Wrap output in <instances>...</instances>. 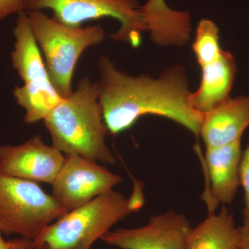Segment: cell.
<instances>
[{
	"instance_id": "obj_1",
	"label": "cell",
	"mask_w": 249,
	"mask_h": 249,
	"mask_svg": "<svg viewBox=\"0 0 249 249\" xmlns=\"http://www.w3.org/2000/svg\"><path fill=\"white\" fill-rule=\"evenodd\" d=\"M98 101L109 133L129 129L142 116L167 118L198 137L204 114L189 102L191 91L184 67L175 65L157 77L132 76L119 70L107 55L98 60Z\"/></svg>"
},
{
	"instance_id": "obj_2",
	"label": "cell",
	"mask_w": 249,
	"mask_h": 249,
	"mask_svg": "<svg viewBox=\"0 0 249 249\" xmlns=\"http://www.w3.org/2000/svg\"><path fill=\"white\" fill-rule=\"evenodd\" d=\"M52 145L64 155H78L107 164L116 159L106 143L109 131L98 101V83L81 78L76 90L64 98L43 121Z\"/></svg>"
},
{
	"instance_id": "obj_3",
	"label": "cell",
	"mask_w": 249,
	"mask_h": 249,
	"mask_svg": "<svg viewBox=\"0 0 249 249\" xmlns=\"http://www.w3.org/2000/svg\"><path fill=\"white\" fill-rule=\"evenodd\" d=\"M137 211L130 197L109 190L69 211L33 241L42 249H90L111 228Z\"/></svg>"
},
{
	"instance_id": "obj_4",
	"label": "cell",
	"mask_w": 249,
	"mask_h": 249,
	"mask_svg": "<svg viewBox=\"0 0 249 249\" xmlns=\"http://www.w3.org/2000/svg\"><path fill=\"white\" fill-rule=\"evenodd\" d=\"M27 12L52 84L62 98L69 97L73 91L72 80L77 62L87 49L105 40L104 29L100 25L67 27L42 11Z\"/></svg>"
},
{
	"instance_id": "obj_5",
	"label": "cell",
	"mask_w": 249,
	"mask_h": 249,
	"mask_svg": "<svg viewBox=\"0 0 249 249\" xmlns=\"http://www.w3.org/2000/svg\"><path fill=\"white\" fill-rule=\"evenodd\" d=\"M13 34L11 63L24 82L22 86L15 87L13 93L25 111L24 122L34 124L45 120L64 98L52 84L27 11L18 15Z\"/></svg>"
},
{
	"instance_id": "obj_6",
	"label": "cell",
	"mask_w": 249,
	"mask_h": 249,
	"mask_svg": "<svg viewBox=\"0 0 249 249\" xmlns=\"http://www.w3.org/2000/svg\"><path fill=\"white\" fill-rule=\"evenodd\" d=\"M67 211L38 183L0 173V227L35 240Z\"/></svg>"
},
{
	"instance_id": "obj_7",
	"label": "cell",
	"mask_w": 249,
	"mask_h": 249,
	"mask_svg": "<svg viewBox=\"0 0 249 249\" xmlns=\"http://www.w3.org/2000/svg\"><path fill=\"white\" fill-rule=\"evenodd\" d=\"M138 0H26V11L50 9L54 20L67 27H83L88 21L111 18L120 28L109 35L112 40L138 48L147 27Z\"/></svg>"
},
{
	"instance_id": "obj_8",
	"label": "cell",
	"mask_w": 249,
	"mask_h": 249,
	"mask_svg": "<svg viewBox=\"0 0 249 249\" xmlns=\"http://www.w3.org/2000/svg\"><path fill=\"white\" fill-rule=\"evenodd\" d=\"M61 169L52 183V196L67 212L88 204L122 181L119 175L78 155H65Z\"/></svg>"
},
{
	"instance_id": "obj_9",
	"label": "cell",
	"mask_w": 249,
	"mask_h": 249,
	"mask_svg": "<svg viewBox=\"0 0 249 249\" xmlns=\"http://www.w3.org/2000/svg\"><path fill=\"white\" fill-rule=\"evenodd\" d=\"M192 229L184 214L169 210L142 227L109 231L101 240L121 249H187Z\"/></svg>"
},
{
	"instance_id": "obj_10",
	"label": "cell",
	"mask_w": 249,
	"mask_h": 249,
	"mask_svg": "<svg viewBox=\"0 0 249 249\" xmlns=\"http://www.w3.org/2000/svg\"><path fill=\"white\" fill-rule=\"evenodd\" d=\"M65 155L40 135L16 145H0V173L36 183L52 184Z\"/></svg>"
},
{
	"instance_id": "obj_11",
	"label": "cell",
	"mask_w": 249,
	"mask_h": 249,
	"mask_svg": "<svg viewBox=\"0 0 249 249\" xmlns=\"http://www.w3.org/2000/svg\"><path fill=\"white\" fill-rule=\"evenodd\" d=\"M249 127V96H230L204 114L200 136L206 148L220 147L242 139Z\"/></svg>"
},
{
	"instance_id": "obj_12",
	"label": "cell",
	"mask_w": 249,
	"mask_h": 249,
	"mask_svg": "<svg viewBox=\"0 0 249 249\" xmlns=\"http://www.w3.org/2000/svg\"><path fill=\"white\" fill-rule=\"evenodd\" d=\"M241 140L206 148V163L211 186L212 207L232 204L240 186V166L243 151Z\"/></svg>"
},
{
	"instance_id": "obj_13",
	"label": "cell",
	"mask_w": 249,
	"mask_h": 249,
	"mask_svg": "<svg viewBox=\"0 0 249 249\" xmlns=\"http://www.w3.org/2000/svg\"><path fill=\"white\" fill-rule=\"evenodd\" d=\"M202 78L199 88L191 92L189 102L195 110L205 114L230 97L237 65L233 55L223 50L215 61L201 67Z\"/></svg>"
},
{
	"instance_id": "obj_14",
	"label": "cell",
	"mask_w": 249,
	"mask_h": 249,
	"mask_svg": "<svg viewBox=\"0 0 249 249\" xmlns=\"http://www.w3.org/2000/svg\"><path fill=\"white\" fill-rule=\"evenodd\" d=\"M242 229L236 227L233 214L225 206L219 213L209 216L192 229L187 249H237Z\"/></svg>"
},
{
	"instance_id": "obj_15",
	"label": "cell",
	"mask_w": 249,
	"mask_h": 249,
	"mask_svg": "<svg viewBox=\"0 0 249 249\" xmlns=\"http://www.w3.org/2000/svg\"><path fill=\"white\" fill-rule=\"evenodd\" d=\"M144 22L152 40L168 41L175 38L186 29L189 22L186 11L170 9L165 0H148L141 6Z\"/></svg>"
},
{
	"instance_id": "obj_16",
	"label": "cell",
	"mask_w": 249,
	"mask_h": 249,
	"mask_svg": "<svg viewBox=\"0 0 249 249\" xmlns=\"http://www.w3.org/2000/svg\"><path fill=\"white\" fill-rule=\"evenodd\" d=\"M193 51L201 68L220 56L223 49L219 45V29L213 21L201 19L198 23Z\"/></svg>"
},
{
	"instance_id": "obj_17",
	"label": "cell",
	"mask_w": 249,
	"mask_h": 249,
	"mask_svg": "<svg viewBox=\"0 0 249 249\" xmlns=\"http://www.w3.org/2000/svg\"><path fill=\"white\" fill-rule=\"evenodd\" d=\"M240 186L244 190L243 227L249 230V139L240 166Z\"/></svg>"
},
{
	"instance_id": "obj_18",
	"label": "cell",
	"mask_w": 249,
	"mask_h": 249,
	"mask_svg": "<svg viewBox=\"0 0 249 249\" xmlns=\"http://www.w3.org/2000/svg\"><path fill=\"white\" fill-rule=\"evenodd\" d=\"M26 0H0V22L14 14L25 10Z\"/></svg>"
},
{
	"instance_id": "obj_19",
	"label": "cell",
	"mask_w": 249,
	"mask_h": 249,
	"mask_svg": "<svg viewBox=\"0 0 249 249\" xmlns=\"http://www.w3.org/2000/svg\"><path fill=\"white\" fill-rule=\"evenodd\" d=\"M10 249H36L32 240L24 237H18L10 240Z\"/></svg>"
},
{
	"instance_id": "obj_20",
	"label": "cell",
	"mask_w": 249,
	"mask_h": 249,
	"mask_svg": "<svg viewBox=\"0 0 249 249\" xmlns=\"http://www.w3.org/2000/svg\"><path fill=\"white\" fill-rule=\"evenodd\" d=\"M242 229V240L237 249H249V230L243 227Z\"/></svg>"
},
{
	"instance_id": "obj_21",
	"label": "cell",
	"mask_w": 249,
	"mask_h": 249,
	"mask_svg": "<svg viewBox=\"0 0 249 249\" xmlns=\"http://www.w3.org/2000/svg\"><path fill=\"white\" fill-rule=\"evenodd\" d=\"M2 230L0 227V249H10L11 243L9 241H6L2 237Z\"/></svg>"
},
{
	"instance_id": "obj_22",
	"label": "cell",
	"mask_w": 249,
	"mask_h": 249,
	"mask_svg": "<svg viewBox=\"0 0 249 249\" xmlns=\"http://www.w3.org/2000/svg\"><path fill=\"white\" fill-rule=\"evenodd\" d=\"M34 247H35V246H34ZM35 249H40V248H37V247H35Z\"/></svg>"
}]
</instances>
